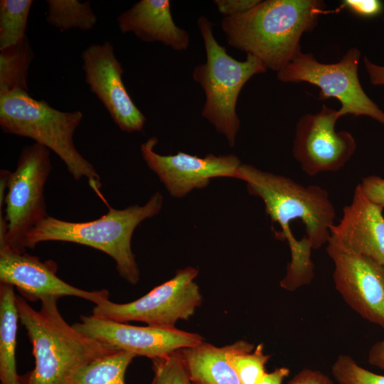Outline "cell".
I'll list each match as a JSON object with an SVG mask.
<instances>
[{
  "label": "cell",
  "instance_id": "cell-1",
  "mask_svg": "<svg viewBox=\"0 0 384 384\" xmlns=\"http://www.w3.org/2000/svg\"><path fill=\"white\" fill-rule=\"evenodd\" d=\"M236 178L246 182L250 195L262 200L266 214L280 227L274 231L276 238L289 244L291 260L280 286L292 291L310 283L314 277L311 250L327 243L336 218L327 191L245 164L240 166Z\"/></svg>",
  "mask_w": 384,
  "mask_h": 384
},
{
  "label": "cell",
  "instance_id": "cell-2",
  "mask_svg": "<svg viewBox=\"0 0 384 384\" xmlns=\"http://www.w3.org/2000/svg\"><path fill=\"white\" fill-rule=\"evenodd\" d=\"M325 5L319 0L260 1L242 14L224 16L228 43L257 58L277 73L301 52L303 33L311 31Z\"/></svg>",
  "mask_w": 384,
  "mask_h": 384
},
{
  "label": "cell",
  "instance_id": "cell-3",
  "mask_svg": "<svg viewBox=\"0 0 384 384\" xmlns=\"http://www.w3.org/2000/svg\"><path fill=\"white\" fill-rule=\"evenodd\" d=\"M58 299H41L37 311L16 295L19 321L35 360L33 369L20 376L21 384H69L82 368L118 351L68 324L58 310Z\"/></svg>",
  "mask_w": 384,
  "mask_h": 384
},
{
  "label": "cell",
  "instance_id": "cell-4",
  "mask_svg": "<svg viewBox=\"0 0 384 384\" xmlns=\"http://www.w3.org/2000/svg\"><path fill=\"white\" fill-rule=\"evenodd\" d=\"M163 200L157 191L144 206L133 205L124 209L109 207L101 218L87 222H70L48 215L28 233L26 247L33 249L37 244L47 241L91 247L111 257L121 277L136 284L140 272L132 250V237L142 221L160 212Z\"/></svg>",
  "mask_w": 384,
  "mask_h": 384
},
{
  "label": "cell",
  "instance_id": "cell-5",
  "mask_svg": "<svg viewBox=\"0 0 384 384\" xmlns=\"http://www.w3.org/2000/svg\"><path fill=\"white\" fill-rule=\"evenodd\" d=\"M82 117L79 110H58L44 100L33 98L27 91L16 90L0 97V127L4 133L30 138L55 152L75 181L87 178L99 193L100 177L73 142Z\"/></svg>",
  "mask_w": 384,
  "mask_h": 384
},
{
  "label": "cell",
  "instance_id": "cell-6",
  "mask_svg": "<svg viewBox=\"0 0 384 384\" xmlns=\"http://www.w3.org/2000/svg\"><path fill=\"white\" fill-rule=\"evenodd\" d=\"M197 26L206 55V62L196 65L192 73L206 95L201 115L233 147L240 129L236 112L240 92L252 76L266 72L267 68L252 55L247 54L243 61L230 56L215 39L213 24L206 16L198 18Z\"/></svg>",
  "mask_w": 384,
  "mask_h": 384
},
{
  "label": "cell",
  "instance_id": "cell-7",
  "mask_svg": "<svg viewBox=\"0 0 384 384\" xmlns=\"http://www.w3.org/2000/svg\"><path fill=\"white\" fill-rule=\"evenodd\" d=\"M51 170L48 149L36 142L22 149L8 183L5 197L7 232L0 238V247L26 252L27 235L48 215L44 188Z\"/></svg>",
  "mask_w": 384,
  "mask_h": 384
},
{
  "label": "cell",
  "instance_id": "cell-8",
  "mask_svg": "<svg viewBox=\"0 0 384 384\" xmlns=\"http://www.w3.org/2000/svg\"><path fill=\"white\" fill-rule=\"evenodd\" d=\"M361 52L351 48L335 63L319 62L311 53L299 52L291 62L277 72L282 82H307L320 89L319 99L334 97L341 103L338 110L345 114L367 116L384 124V112L364 92L358 78Z\"/></svg>",
  "mask_w": 384,
  "mask_h": 384
},
{
  "label": "cell",
  "instance_id": "cell-9",
  "mask_svg": "<svg viewBox=\"0 0 384 384\" xmlns=\"http://www.w3.org/2000/svg\"><path fill=\"white\" fill-rule=\"evenodd\" d=\"M197 268L179 270L169 280L134 301L119 304L110 299L95 304L92 315L121 323L141 321L147 326L172 329L181 319H188L202 303L194 281Z\"/></svg>",
  "mask_w": 384,
  "mask_h": 384
},
{
  "label": "cell",
  "instance_id": "cell-10",
  "mask_svg": "<svg viewBox=\"0 0 384 384\" xmlns=\"http://www.w3.org/2000/svg\"><path fill=\"white\" fill-rule=\"evenodd\" d=\"M326 252L334 265L336 290L360 316L384 329V268L331 235Z\"/></svg>",
  "mask_w": 384,
  "mask_h": 384
},
{
  "label": "cell",
  "instance_id": "cell-11",
  "mask_svg": "<svg viewBox=\"0 0 384 384\" xmlns=\"http://www.w3.org/2000/svg\"><path fill=\"white\" fill-rule=\"evenodd\" d=\"M338 110L323 105L316 114L302 116L297 125L293 155L309 176L341 169L353 156L356 143L346 131L336 132Z\"/></svg>",
  "mask_w": 384,
  "mask_h": 384
},
{
  "label": "cell",
  "instance_id": "cell-12",
  "mask_svg": "<svg viewBox=\"0 0 384 384\" xmlns=\"http://www.w3.org/2000/svg\"><path fill=\"white\" fill-rule=\"evenodd\" d=\"M73 326L79 331L108 343L117 350L145 356L151 360L202 343L198 334L178 329L138 326L100 318L81 315Z\"/></svg>",
  "mask_w": 384,
  "mask_h": 384
},
{
  "label": "cell",
  "instance_id": "cell-13",
  "mask_svg": "<svg viewBox=\"0 0 384 384\" xmlns=\"http://www.w3.org/2000/svg\"><path fill=\"white\" fill-rule=\"evenodd\" d=\"M158 142L155 137L140 146L146 164L163 183L170 195L183 198L193 189L206 187L210 180L218 177H237L241 165L234 154L203 157L178 151L174 155H161L154 151Z\"/></svg>",
  "mask_w": 384,
  "mask_h": 384
},
{
  "label": "cell",
  "instance_id": "cell-14",
  "mask_svg": "<svg viewBox=\"0 0 384 384\" xmlns=\"http://www.w3.org/2000/svg\"><path fill=\"white\" fill-rule=\"evenodd\" d=\"M85 82L103 104L119 128L126 132H140L146 117L130 97L122 80L124 72L115 57L112 44L105 41L92 44L81 54Z\"/></svg>",
  "mask_w": 384,
  "mask_h": 384
},
{
  "label": "cell",
  "instance_id": "cell-15",
  "mask_svg": "<svg viewBox=\"0 0 384 384\" xmlns=\"http://www.w3.org/2000/svg\"><path fill=\"white\" fill-rule=\"evenodd\" d=\"M57 265L52 260L9 247H0V282L12 285L25 299L31 302L49 297L71 296L98 304L109 299L106 289L87 291L64 282L56 275Z\"/></svg>",
  "mask_w": 384,
  "mask_h": 384
},
{
  "label": "cell",
  "instance_id": "cell-16",
  "mask_svg": "<svg viewBox=\"0 0 384 384\" xmlns=\"http://www.w3.org/2000/svg\"><path fill=\"white\" fill-rule=\"evenodd\" d=\"M383 208L373 203L358 184L351 203L330 229L331 235L348 248L367 256L384 268Z\"/></svg>",
  "mask_w": 384,
  "mask_h": 384
},
{
  "label": "cell",
  "instance_id": "cell-17",
  "mask_svg": "<svg viewBox=\"0 0 384 384\" xmlns=\"http://www.w3.org/2000/svg\"><path fill=\"white\" fill-rule=\"evenodd\" d=\"M122 33H133L146 43L159 42L178 51L190 44L188 32L176 25L169 0H140L117 18Z\"/></svg>",
  "mask_w": 384,
  "mask_h": 384
},
{
  "label": "cell",
  "instance_id": "cell-18",
  "mask_svg": "<svg viewBox=\"0 0 384 384\" xmlns=\"http://www.w3.org/2000/svg\"><path fill=\"white\" fill-rule=\"evenodd\" d=\"M233 343L218 347L202 343L180 350L191 384H242L230 364Z\"/></svg>",
  "mask_w": 384,
  "mask_h": 384
},
{
  "label": "cell",
  "instance_id": "cell-19",
  "mask_svg": "<svg viewBox=\"0 0 384 384\" xmlns=\"http://www.w3.org/2000/svg\"><path fill=\"white\" fill-rule=\"evenodd\" d=\"M18 313L14 287L0 282V382L21 384L16 370V347Z\"/></svg>",
  "mask_w": 384,
  "mask_h": 384
},
{
  "label": "cell",
  "instance_id": "cell-20",
  "mask_svg": "<svg viewBox=\"0 0 384 384\" xmlns=\"http://www.w3.org/2000/svg\"><path fill=\"white\" fill-rule=\"evenodd\" d=\"M0 50V97L16 90L28 92L27 77L34 53L28 38Z\"/></svg>",
  "mask_w": 384,
  "mask_h": 384
},
{
  "label": "cell",
  "instance_id": "cell-21",
  "mask_svg": "<svg viewBox=\"0 0 384 384\" xmlns=\"http://www.w3.org/2000/svg\"><path fill=\"white\" fill-rule=\"evenodd\" d=\"M135 357L118 350L82 368L69 384H126V370Z\"/></svg>",
  "mask_w": 384,
  "mask_h": 384
},
{
  "label": "cell",
  "instance_id": "cell-22",
  "mask_svg": "<svg viewBox=\"0 0 384 384\" xmlns=\"http://www.w3.org/2000/svg\"><path fill=\"white\" fill-rule=\"evenodd\" d=\"M46 3V22L61 31L71 28L89 31L97 23V18L90 1L48 0Z\"/></svg>",
  "mask_w": 384,
  "mask_h": 384
},
{
  "label": "cell",
  "instance_id": "cell-23",
  "mask_svg": "<svg viewBox=\"0 0 384 384\" xmlns=\"http://www.w3.org/2000/svg\"><path fill=\"white\" fill-rule=\"evenodd\" d=\"M270 356L264 353L262 343L254 346L243 340L233 343L228 359L242 384H257L266 373Z\"/></svg>",
  "mask_w": 384,
  "mask_h": 384
},
{
  "label": "cell",
  "instance_id": "cell-24",
  "mask_svg": "<svg viewBox=\"0 0 384 384\" xmlns=\"http://www.w3.org/2000/svg\"><path fill=\"white\" fill-rule=\"evenodd\" d=\"M32 0L0 1V50L22 42L27 36Z\"/></svg>",
  "mask_w": 384,
  "mask_h": 384
},
{
  "label": "cell",
  "instance_id": "cell-25",
  "mask_svg": "<svg viewBox=\"0 0 384 384\" xmlns=\"http://www.w3.org/2000/svg\"><path fill=\"white\" fill-rule=\"evenodd\" d=\"M331 370L339 384H384L383 375L362 368L348 355L338 356Z\"/></svg>",
  "mask_w": 384,
  "mask_h": 384
},
{
  "label": "cell",
  "instance_id": "cell-26",
  "mask_svg": "<svg viewBox=\"0 0 384 384\" xmlns=\"http://www.w3.org/2000/svg\"><path fill=\"white\" fill-rule=\"evenodd\" d=\"M151 361L153 384H191L180 350Z\"/></svg>",
  "mask_w": 384,
  "mask_h": 384
},
{
  "label": "cell",
  "instance_id": "cell-27",
  "mask_svg": "<svg viewBox=\"0 0 384 384\" xmlns=\"http://www.w3.org/2000/svg\"><path fill=\"white\" fill-rule=\"evenodd\" d=\"M358 185L367 198L384 208V178L368 176Z\"/></svg>",
  "mask_w": 384,
  "mask_h": 384
},
{
  "label": "cell",
  "instance_id": "cell-28",
  "mask_svg": "<svg viewBox=\"0 0 384 384\" xmlns=\"http://www.w3.org/2000/svg\"><path fill=\"white\" fill-rule=\"evenodd\" d=\"M343 6L362 17L376 16L383 9V3L378 0H345Z\"/></svg>",
  "mask_w": 384,
  "mask_h": 384
},
{
  "label": "cell",
  "instance_id": "cell-29",
  "mask_svg": "<svg viewBox=\"0 0 384 384\" xmlns=\"http://www.w3.org/2000/svg\"><path fill=\"white\" fill-rule=\"evenodd\" d=\"M260 0H214L217 9L224 16H234L251 9Z\"/></svg>",
  "mask_w": 384,
  "mask_h": 384
},
{
  "label": "cell",
  "instance_id": "cell-30",
  "mask_svg": "<svg viewBox=\"0 0 384 384\" xmlns=\"http://www.w3.org/2000/svg\"><path fill=\"white\" fill-rule=\"evenodd\" d=\"M288 384H334L331 379L319 370L305 368L296 374Z\"/></svg>",
  "mask_w": 384,
  "mask_h": 384
},
{
  "label": "cell",
  "instance_id": "cell-31",
  "mask_svg": "<svg viewBox=\"0 0 384 384\" xmlns=\"http://www.w3.org/2000/svg\"><path fill=\"white\" fill-rule=\"evenodd\" d=\"M364 65L370 82L374 85H384V65H379L364 58Z\"/></svg>",
  "mask_w": 384,
  "mask_h": 384
},
{
  "label": "cell",
  "instance_id": "cell-32",
  "mask_svg": "<svg viewBox=\"0 0 384 384\" xmlns=\"http://www.w3.org/2000/svg\"><path fill=\"white\" fill-rule=\"evenodd\" d=\"M368 362L373 366L384 369V339L377 341L370 349Z\"/></svg>",
  "mask_w": 384,
  "mask_h": 384
},
{
  "label": "cell",
  "instance_id": "cell-33",
  "mask_svg": "<svg viewBox=\"0 0 384 384\" xmlns=\"http://www.w3.org/2000/svg\"><path fill=\"white\" fill-rule=\"evenodd\" d=\"M290 370L285 367L276 368L271 373H266L257 384H282Z\"/></svg>",
  "mask_w": 384,
  "mask_h": 384
},
{
  "label": "cell",
  "instance_id": "cell-34",
  "mask_svg": "<svg viewBox=\"0 0 384 384\" xmlns=\"http://www.w3.org/2000/svg\"><path fill=\"white\" fill-rule=\"evenodd\" d=\"M11 172L5 169L0 171V210H2L4 199L6 197L4 193L8 186L9 180Z\"/></svg>",
  "mask_w": 384,
  "mask_h": 384
}]
</instances>
